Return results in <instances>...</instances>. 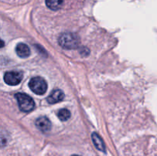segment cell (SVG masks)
<instances>
[{
	"instance_id": "cell-7",
	"label": "cell",
	"mask_w": 157,
	"mask_h": 156,
	"mask_svg": "<svg viewBox=\"0 0 157 156\" xmlns=\"http://www.w3.org/2000/svg\"><path fill=\"white\" fill-rule=\"evenodd\" d=\"M15 51L20 58H25L30 55V49H29V46L24 43H19L17 44L16 47H15Z\"/></svg>"
},
{
	"instance_id": "cell-10",
	"label": "cell",
	"mask_w": 157,
	"mask_h": 156,
	"mask_svg": "<svg viewBox=\"0 0 157 156\" xmlns=\"http://www.w3.org/2000/svg\"><path fill=\"white\" fill-rule=\"evenodd\" d=\"M58 116L60 119V120L64 122V121H67V119H70L71 112L67 109H61V110L58 111Z\"/></svg>"
},
{
	"instance_id": "cell-3",
	"label": "cell",
	"mask_w": 157,
	"mask_h": 156,
	"mask_svg": "<svg viewBox=\"0 0 157 156\" xmlns=\"http://www.w3.org/2000/svg\"><path fill=\"white\" fill-rule=\"evenodd\" d=\"M29 85L32 91L37 95H43L47 91V83L43 78L40 76L32 78L29 81Z\"/></svg>"
},
{
	"instance_id": "cell-1",
	"label": "cell",
	"mask_w": 157,
	"mask_h": 156,
	"mask_svg": "<svg viewBox=\"0 0 157 156\" xmlns=\"http://www.w3.org/2000/svg\"><path fill=\"white\" fill-rule=\"evenodd\" d=\"M58 43L62 48L72 50V49H76L79 47L80 38L76 34L66 32L60 35L58 38Z\"/></svg>"
},
{
	"instance_id": "cell-13",
	"label": "cell",
	"mask_w": 157,
	"mask_h": 156,
	"mask_svg": "<svg viewBox=\"0 0 157 156\" xmlns=\"http://www.w3.org/2000/svg\"><path fill=\"white\" fill-rule=\"evenodd\" d=\"M72 156H80V155H77V154H74V155H72Z\"/></svg>"
},
{
	"instance_id": "cell-11",
	"label": "cell",
	"mask_w": 157,
	"mask_h": 156,
	"mask_svg": "<svg viewBox=\"0 0 157 156\" xmlns=\"http://www.w3.org/2000/svg\"><path fill=\"white\" fill-rule=\"evenodd\" d=\"M6 143H7V139H6V136L2 134V133H0V148L5 146Z\"/></svg>"
},
{
	"instance_id": "cell-6",
	"label": "cell",
	"mask_w": 157,
	"mask_h": 156,
	"mask_svg": "<svg viewBox=\"0 0 157 156\" xmlns=\"http://www.w3.org/2000/svg\"><path fill=\"white\" fill-rule=\"evenodd\" d=\"M64 98V93L62 90H55L50 93L47 98V101L50 104H55L60 101L63 100Z\"/></svg>"
},
{
	"instance_id": "cell-12",
	"label": "cell",
	"mask_w": 157,
	"mask_h": 156,
	"mask_svg": "<svg viewBox=\"0 0 157 156\" xmlns=\"http://www.w3.org/2000/svg\"><path fill=\"white\" fill-rule=\"evenodd\" d=\"M4 45H5L4 41H3L2 39H0V48H1V47H4Z\"/></svg>"
},
{
	"instance_id": "cell-4",
	"label": "cell",
	"mask_w": 157,
	"mask_h": 156,
	"mask_svg": "<svg viewBox=\"0 0 157 156\" xmlns=\"http://www.w3.org/2000/svg\"><path fill=\"white\" fill-rule=\"evenodd\" d=\"M23 74L19 71H8L4 75V81L10 86L18 85L21 81Z\"/></svg>"
},
{
	"instance_id": "cell-5",
	"label": "cell",
	"mask_w": 157,
	"mask_h": 156,
	"mask_svg": "<svg viewBox=\"0 0 157 156\" xmlns=\"http://www.w3.org/2000/svg\"><path fill=\"white\" fill-rule=\"evenodd\" d=\"M35 125L43 132H48L52 128V122L46 116H41L35 121Z\"/></svg>"
},
{
	"instance_id": "cell-2",
	"label": "cell",
	"mask_w": 157,
	"mask_h": 156,
	"mask_svg": "<svg viewBox=\"0 0 157 156\" xmlns=\"http://www.w3.org/2000/svg\"><path fill=\"white\" fill-rule=\"evenodd\" d=\"M17 101H18V106L21 111L25 113H29L35 108V102L33 99L29 95L22 93H18L15 95Z\"/></svg>"
},
{
	"instance_id": "cell-9",
	"label": "cell",
	"mask_w": 157,
	"mask_h": 156,
	"mask_svg": "<svg viewBox=\"0 0 157 156\" xmlns=\"http://www.w3.org/2000/svg\"><path fill=\"white\" fill-rule=\"evenodd\" d=\"M63 2L64 0H45L46 6L54 11H57L61 9Z\"/></svg>"
},
{
	"instance_id": "cell-8",
	"label": "cell",
	"mask_w": 157,
	"mask_h": 156,
	"mask_svg": "<svg viewBox=\"0 0 157 156\" xmlns=\"http://www.w3.org/2000/svg\"><path fill=\"white\" fill-rule=\"evenodd\" d=\"M92 139H93V142L94 144L95 147L98 148V150H100L101 151H104L105 152L106 148L105 145H104V142H103L102 139L101 138V136L98 134H97L96 132H94L92 134Z\"/></svg>"
}]
</instances>
